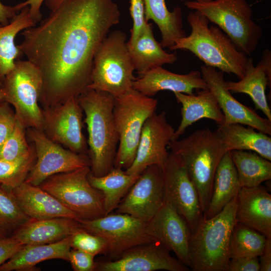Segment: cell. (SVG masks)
Returning a JSON list of instances; mask_svg holds the SVG:
<instances>
[{"mask_svg": "<svg viewBox=\"0 0 271 271\" xmlns=\"http://www.w3.org/2000/svg\"><path fill=\"white\" fill-rule=\"evenodd\" d=\"M31 18L29 7L19 11L5 26H0V80L1 82L14 67L17 59L23 55L18 46L15 44V38L21 31L35 26Z\"/></svg>", "mask_w": 271, "mask_h": 271, "instance_id": "31", "label": "cell"}, {"mask_svg": "<svg viewBox=\"0 0 271 271\" xmlns=\"http://www.w3.org/2000/svg\"><path fill=\"white\" fill-rule=\"evenodd\" d=\"M258 257H241L230 259L226 271H259Z\"/></svg>", "mask_w": 271, "mask_h": 271, "instance_id": "42", "label": "cell"}, {"mask_svg": "<svg viewBox=\"0 0 271 271\" xmlns=\"http://www.w3.org/2000/svg\"><path fill=\"white\" fill-rule=\"evenodd\" d=\"M25 129L17 120L13 132L0 149V159L17 160L31 151L33 147L27 142Z\"/></svg>", "mask_w": 271, "mask_h": 271, "instance_id": "37", "label": "cell"}, {"mask_svg": "<svg viewBox=\"0 0 271 271\" xmlns=\"http://www.w3.org/2000/svg\"><path fill=\"white\" fill-rule=\"evenodd\" d=\"M71 248V236L53 243L26 245L0 266V271L30 270L37 263L51 259L68 261Z\"/></svg>", "mask_w": 271, "mask_h": 271, "instance_id": "27", "label": "cell"}, {"mask_svg": "<svg viewBox=\"0 0 271 271\" xmlns=\"http://www.w3.org/2000/svg\"><path fill=\"white\" fill-rule=\"evenodd\" d=\"M187 20L191 28L190 34L176 40L170 50L189 51L205 65L242 78L248 59L247 55L219 27L209 26V20L198 11L190 12Z\"/></svg>", "mask_w": 271, "mask_h": 271, "instance_id": "2", "label": "cell"}, {"mask_svg": "<svg viewBox=\"0 0 271 271\" xmlns=\"http://www.w3.org/2000/svg\"><path fill=\"white\" fill-rule=\"evenodd\" d=\"M80 227L78 220L69 218L31 219L11 236L24 245L47 244L71 236Z\"/></svg>", "mask_w": 271, "mask_h": 271, "instance_id": "24", "label": "cell"}, {"mask_svg": "<svg viewBox=\"0 0 271 271\" xmlns=\"http://www.w3.org/2000/svg\"><path fill=\"white\" fill-rule=\"evenodd\" d=\"M174 93L177 102L182 106V119L172 141L178 140L188 126L202 118L213 120L218 125L223 124V113L215 96L208 89H201L196 95Z\"/></svg>", "mask_w": 271, "mask_h": 271, "instance_id": "25", "label": "cell"}, {"mask_svg": "<svg viewBox=\"0 0 271 271\" xmlns=\"http://www.w3.org/2000/svg\"><path fill=\"white\" fill-rule=\"evenodd\" d=\"M237 196L217 214L203 217L192 233L190 266L193 271H226L230 261L229 244L236 223Z\"/></svg>", "mask_w": 271, "mask_h": 271, "instance_id": "5", "label": "cell"}, {"mask_svg": "<svg viewBox=\"0 0 271 271\" xmlns=\"http://www.w3.org/2000/svg\"><path fill=\"white\" fill-rule=\"evenodd\" d=\"M125 34L119 30L113 31L108 34L95 55L87 88L117 97L132 88V82L136 78Z\"/></svg>", "mask_w": 271, "mask_h": 271, "instance_id": "7", "label": "cell"}, {"mask_svg": "<svg viewBox=\"0 0 271 271\" xmlns=\"http://www.w3.org/2000/svg\"><path fill=\"white\" fill-rule=\"evenodd\" d=\"M156 99L133 88L114 97L113 114L119 137L114 167L128 168L133 163L145 122L156 112Z\"/></svg>", "mask_w": 271, "mask_h": 271, "instance_id": "8", "label": "cell"}, {"mask_svg": "<svg viewBox=\"0 0 271 271\" xmlns=\"http://www.w3.org/2000/svg\"><path fill=\"white\" fill-rule=\"evenodd\" d=\"M271 84V52L263 51L260 61L254 66L248 58L244 77L237 82L226 81L227 89L233 93H242L250 96L256 108L260 110L271 121V110L267 101L265 89Z\"/></svg>", "mask_w": 271, "mask_h": 271, "instance_id": "22", "label": "cell"}, {"mask_svg": "<svg viewBox=\"0 0 271 271\" xmlns=\"http://www.w3.org/2000/svg\"><path fill=\"white\" fill-rule=\"evenodd\" d=\"M28 136L34 144L36 161L25 182L39 186L50 177L90 167L89 157L62 148L49 139L42 130L28 128Z\"/></svg>", "mask_w": 271, "mask_h": 271, "instance_id": "12", "label": "cell"}, {"mask_svg": "<svg viewBox=\"0 0 271 271\" xmlns=\"http://www.w3.org/2000/svg\"><path fill=\"white\" fill-rule=\"evenodd\" d=\"M78 221L81 228L106 241V254L111 260L118 258L134 246L155 241L147 233L146 222L127 214L110 213Z\"/></svg>", "mask_w": 271, "mask_h": 271, "instance_id": "11", "label": "cell"}, {"mask_svg": "<svg viewBox=\"0 0 271 271\" xmlns=\"http://www.w3.org/2000/svg\"><path fill=\"white\" fill-rule=\"evenodd\" d=\"M229 152L240 187H255L270 180V161L250 151L232 150Z\"/></svg>", "mask_w": 271, "mask_h": 271, "instance_id": "33", "label": "cell"}, {"mask_svg": "<svg viewBox=\"0 0 271 271\" xmlns=\"http://www.w3.org/2000/svg\"><path fill=\"white\" fill-rule=\"evenodd\" d=\"M175 131L167 120L165 111L153 113L144 123L135 158L125 172L140 175L151 165L162 168L169 155L167 148Z\"/></svg>", "mask_w": 271, "mask_h": 271, "instance_id": "16", "label": "cell"}, {"mask_svg": "<svg viewBox=\"0 0 271 271\" xmlns=\"http://www.w3.org/2000/svg\"><path fill=\"white\" fill-rule=\"evenodd\" d=\"M24 246L12 236L0 239V266L15 255Z\"/></svg>", "mask_w": 271, "mask_h": 271, "instance_id": "43", "label": "cell"}, {"mask_svg": "<svg viewBox=\"0 0 271 271\" xmlns=\"http://www.w3.org/2000/svg\"><path fill=\"white\" fill-rule=\"evenodd\" d=\"M237 200V222L271 238V195L266 188L261 185L240 187Z\"/></svg>", "mask_w": 271, "mask_h": 271, "instance_id": "21", "label": "cell"}, {"mask_svg": "<svg viewBox=\"0 0 271 271\" xmlns=\"http://www.w3.org/2000/svg\"><path fill=\"white\" fill-rule=\"evenodd\" d=\"M31 219L22 210L11 190L0 184V228L8 234Z\"/></svg>", "mask_w": 271, "mask_h": 271, "instance_id": "36", "label": "cell"}, {"mask_svg": "<svg viewBox=\"0 0 271 271\" xmlns=\"http://www.w3.org/2000/svg\"><path fill=\"white\" fill-rule=\"evenodd\" d=\"M164 201L163 169L153 165L140 174L118 205L116 213L127 214L147 223L157 213Z\"/></svg>", "mask_w": 271, "mask_h": 271, "instance_id": "15", "label": "cell"}, {"mask_svg": "<svg viewBox=\"0 0 271 271\" xmlns=\"http://www.w3.org/2000/svg\"><path fill=\"white\" fill-rule=\"evenodd\" d=\"M240 188L236 170L227 152L217 167L210 200L203 217L209 219L219 213L237 196Z\"/></svg>", "mask_w": 271, "mask_h": 271, "instance_id": "29", "label": "cell"}, {"mask_svg": "<svg viewBox=\"0 0 271 271\" xmlns=\"http://www.w3.org/2000/svg\"><path fill=\"white\" fill-rule=\"evenodd\" d=\"M127 46L139 77L153 68L173 64L178 58L175 53L163 50L154 37L152 25L148 23L138 39L132 43L127 42Z\"/></svg>", "mask_w": 271, "mask_h": 271, "instance_id": "26", "label": "cell"}, {"mask_svg": "<svg viewBox=\"0 0 271 271\" xmlns=\"http://www.w3.org/2000/svg\"><path fill=\"white\" fill-rule=\"evenodd\" d=\"M5 100L15 109L17 120L25 128L43 130V115L39 106L42 77L28 60H16L2 81Z\"/></svg>", "mask_w": 271, "mask_h": 271, "instance_id": "9", "label": "cell"}, {"mask_svg": "<svg viewBox=\"0 0 271 271\" xmlns=\"http://www.w3.org/2000/svg\"><path fill=\"white\" fill-rule=\"evenodd\" d=\"M160 242L154 241L134 246L114 260L96 262L98 271H188V266L172 257Z\"/></svg>", "mask_w": 271, "mask_h": 271, "instance_id": "17", "label": "cell"}, {"mask_svg": "<svg viewBox=\"0 0 271 271\" xmlns=\"http://www.w3.org/2000/svg\"><path fill=\"white\" fill-rule=\"evenodd\" d=\"M179 1H189V0H179ZM208 0H193V1H196V2H202V1H206Z\"/></svg>", "mask_w": 271, "mask_h": 271, "instance_id": "50", "label": "cell"}, {"mask_svg": "<svg viewBox=\"0 0 271 271\" xmlns=\"http://www.w3.org/2000/svg\"><path fill=\"white\" fill-rule=\"evenodd\" d=\"M0 26H1V24H0Z\"/></svg>", "mask_w": 271, "mask_h": 271, "instance_id": "52", "label": "cell"}, {"mask_svg": "<svg viewBox=\"0 0 271 271\" xmlns=\"http://www.w3.org/2000/svg\"><path fill=\"white\" fill-rule=\"evenodd\" d=\"M17 119L6 101L0 103V149L13 132Z\"/></svg>", "mask_w": 271, "mask_h": 271, "instance_id": "40", "label": "cell"}, {"mask_svg": "<svg viewBox=\"0 0 271 271\" xmlns=\"http://www.w3.org/2000/svg\"><path fill=\"white\" fill-rule=\"evenodd\" d=\"M260 271L271 270V238H267L264 249L259 256Z\"/></svg>", "mask_w": 271, "mask_h": 271, "instance_id": "45", "label": "cell"}, {"mask_svg": "<svg viewBox=\"0 0 271 271\" xmlns=\"http://www.w3.org/2000/svg\"><path fill=\"white\" fill-rule=\"evenodd\" d=\"M71 245L72 248L95 256L106 254L107 250V243L103 238L87 231L81 226L71 235Z\"/></svg>", "mask_w": 271, "mask_h": 271, "instance_id": "38", "label": "cell"}, {"mask_svg": "<svg viewBox=\"0 0 271 271\" xmlns=\"http://www.w3.org/2000/svg\"><path fill=\"white\" fill-rule=\"evenodd\" d=\"M63 0H45V4L51 10L57 8Z\"/></svg>", "mask_w": 271, "mask_h": 271, "instance_id": "47", "label": "cell"}, {"mask_svg": "<svg viewBox=\"0 0 271 271\" xmlns=\"http://www.w3.org/2000/svg\"><path fill=\"white\" fill-rule=\"evenodd\" d=\"M78 100L85 116L91 173L102 176L114 167L119 142L113 114L114 97L106 92L87 88Z\"/></svg>", "mask_w": 271, "mask_h": 271, "instance_id": "3", "label": "cell"}, {"mask_svg": "<svg viewBox=\"0 0 271 271\" xmlns=\"http://www.w3.org/2000/svg\"><path fill=\"white\" fill-rule=\"evenodd\" d=\"M168 147L182 163L198 192L201 209L206 211L217 167L227 152L217 131H195L182 140L171 141Z\"/></svg>", "mask_w": 271, "mask_h": 271, "instance_id": "4", "label": "cell"}, {"mask_svg": "<svg viewBox=\"0 0 271 271\" xmlns=\"http://www.w3.org/2000/svg\"><path fill=\"white\" fill-rule=\"evenodd\" d=\"M94 256L84 251L72 248L68 254V261L74 271H93L96 265Z\"/></svg>", "mask_w": 271, "mask_h": 271, "instance_id": "41", "label": "cell"}, {"mask_svg": "<svg viewBox=\"0 0 271 271\" xmlns=\"http://www.w3.org/2000/svg\"><path fill=\"white\" fill-rule=\"evenodd\" d=\"M36 161L34 147L27 155L15 160L0 159V184L12 189L24 182Z\"/></svg>", "mask_w": 271, "mask_h": 271, "instance_id": "35", "label": "cell"}, {"mask_svg": "<svg viewBox=\"0 0 271 271\" xmlns=\"http://www.w3.org/2000/svg\"><path fill=\"white\" fill-rule=\"evenodd\" d=\"M200 72L208 89L215 96L223 113V124L247 125L271 135V121L261 117L253 108L243 105L233 96L226 88L223 72L203 65L200 67Z\"/></svg>", "mask_w": 271, "mask_h": 271, "instance_id": "19", "label": "cell"}, {"mask_svg": "<svg viewBox=\"0 0 271 271\" xmlns=\"http://www.w3.org/2000/svg\"><path fill=\"white\" fill-rule=\"evenodd\" d=\"M140 175L128 174L122 169L115 167L99 177L94 176L90 171L88 180L91 185L103 195L105 215L117 208Z\"/></svg>", "mask_w": 271, "mask_h": 271, "instance_id": "32", "label": "cell"}, {"mask_svg": "<svg viewBox=\"0 0 271 271\" xmlns=\"http://www.w3.org/2000/svg\"><path fill=\"white\" fill-rule=\"evenodd\" d=\"M216 131L227 152L250 151L271 161V138L268 134L239 123L220 125Z\"/></svg>", "mask_w": 271, "mask_h": 271, "instance_id": "28", "label": "cell"}, {"mask_svg": "<svg viewBox=\"0 0 271 271\" xmlns=\"http://www.w3.org/2000/svg\"><path fill=\"white\" fill-rule=\"evenodd\" d=\"M267 237L242 223L236 222L230 237V259L241 257H259L265 245Z\"/></svg>", "mask_w": 271, "mask_h": 271, "instance_id": "34", "label": "cell"}, {"mask_svg": "<svg viewBox=\"0 0 271 271\" xmlns=\"http://www.w3.org/2000/svg\"><path fill=\"white\" fill-rule=\"evenodd\" d=\"M130 14L133 21L131 36L127 42H134L145 30L148 22L145 19L144 0H130Z\"/></svg>", "mask_w": 271, "mask_h": 271, "instance_id": "39", "label": "cell"}, {"mask_svg": "<svg viewBox=\"0 0 271 271\" xmlns=\"http://www.w3.org/2000/svg\"><path fill=\"white\" fill-rule=\"evenodd\" d=\"M144 2L146 20H152L158 26L162 36L160 44L163 48L170 49L176 40L186 36L180 7L169 11L165 0H144Z\"/></svg>", "mask_w": 271, "mask_h": 271, "instance_id": "30", "label": "cell"}, {"mask_svg": "<svg viewBox=\"0 0 271 271\" xmlns=\"http://www.w3.org/2000/svg\"><path fill=\"white\" fill-rule=\"evenodd\" d=\"M89 166L53 175L39 186L82 219L105 215L102 193L88 180Z\"/></svg>", "mask_w": 271, "mask_h": 271, "instance_id": "10", "label": "cell"}, {"mask_svg": "<svg viewBox=\"0 0 271 271\" xmlns=\"http://www.w3.org/2000/svg\"><path fill=\"white\" fill-rule=\"evenodd\" d=\"M146 231L154 240L174 252L183 264L190 266L192 233L186 222L169 202L165 200L157 213L146 223Z\"/></svg>", "mask_w": 271, "mask_h": 271, "instance_id": "18", "label": "cell"}, {"mask_svg": "<svg viewBox=\"0 0 271 271\" xmlns=\"http://www.w3.org/2000/svg\"><path fill=\"white\" fill-rule=\"evenodd\" d=\"M0 83H2L1 81L0 80Z\"/></svg>", "mask_w": 271, "mask_h": 271, "instance_id": "51", "label": "cell"}, {"mask_svg": "<svg viewBox=\"0 0 271 271\" xmlns=\"http://www.w3.org/2000/svg\"><path fill=\"white\" fill-rule=\"evenodd\" d=\"M45 0H27L20 3L16 6L19 11L23 8L28 7L29 13L35 24L39 22L42 18L41 7Z\"/></svg>", "mask_w": 271, "mask_h": 271, "instance_id": "44", "label": "cell"}, {"mask_svg": "<svg viewBox=\"0 0 271 271\" xmlns=\"http://www.w3.org/2000/svg\"><path fill=\"white\" fill-rule=\"evenodd\" d=\"M11 190L22 210L31 219L66 217L78 221L81 219L39 186L24 182Z\"/></svg>", "mask_w": 271, "mask_h": 271, "instance_id": "23", "label": "cell"}, {"mask_svg": "<svg viewBox=\"0 0 271 271\" xmlns=\"http://www.w3.org/2000/svg\"><path fill=\"white\" fill-rule=\"evenodd\" d=\"M132 88L149 97L162 90L192 95L194 89H208L199 71L180 74L171 72L162 66L151 69L136 78L132 82Z\"/></svg>", "mask_w": 271, "mask_h": 271, "instance_id": "20", "label": "cell"}, {"mask_svg": "<svg viewBox=\"0 0 271 271\" xmlns=\"http://www.w3.org/2000/svg\"><path fill=\"white\" fill-rule=\"evenodd\" d=\"M8 234L0 228V239L6 238L8 236Z\"/></svg>", "mask_w": 271, "mask_h": 271, "instance_id": "49", "label": "cell"}, {"mask_svg": "<svg viewBox=\"0 0 271 271\" xmlns=\"http://www.w3.org/2000/svg\"><path fill=\"white\" fill-rule=\"evenodd\" d=\"M185 5L216 25L246 55L256 50L262 30L252 20V9L246 0L193 1L185 2Z\"/></svg>", "mask_w": 271, "mask_h": 271, "instance_id": "6", "label": "cell"}, {"mask_svg": "<svg viewBox=\"0 0 271 271\" xmlns=\"http://www.w3.org/2000/svg\"><path fill=\"white\" fill-rule=\"evenodd\" d=\"M120 17L113 0H63L38 26L23 31L18 47L41 73L43 108L87 89L95 55Z\"/></svg>", "mask_w": 271, "mask_h": 271, "instance_id": "1", "label": "cell"}, {"mask_svg": "<svg viewBox=\"0 0 271 271\" xmlns=\"http://www.w3.org/2000/svg\"><path fill=\"white\" fill-rule=\"evenodd\" d=\"M3 101H5V93L2 85V83H0V103Z\"/></svg>", "mask_w": 271, "mask_h": 271, "instance_id": "48", "label": "cell"}, {"mask_svg": "<svg viewBox=\"0 0 271 271\" xmlns=\"http://www.w3.org/2000/svg\"><path fill=\"white\" fill-rule=\"evenodd\" d=\"M19 12L16 6L5 5L0 1V24L2 26L8 25L10 21Z\"/></svg>", "mask_w": 271, "mask_h": 271, "instance_id": "46", "label": "cell"}, {"mask_svg": "<svg viewBox=\"0 0 271 271\" xmlns=\"http://www.w3.org/2000/svg\"><path fill=\"white\" fill-rule=\"evenodd\" d=\"M42 111V131L49 139L75 153L86 155V142L82 132L83 110L78 97L72 96Z\"/></svg>", "mask_w": 271, "mask_h": 271, "instance_id": "14", "label": "cell"}, {"mask_svg": "<svg viewBox=\"0 0 271 271\" xmlns=\"http://www.w3.org/2000/svg\"><path fill=\"white\" fill-rule=\"evenodd\" d=\"M162 169L165 200L174 207L193 233L203 217L196 187L181 161L171 153Z\"/></svg>", "mask_w": 271, "mask_h": 271, "instance_id": "13", "label": "cell"}]
</instances>
